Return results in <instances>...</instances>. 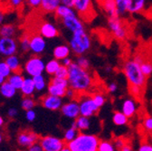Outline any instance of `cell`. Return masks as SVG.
I'll return each mask as SVG.
<instances>
[{
  "instance_id": "ffe728a7",
  "label": "cell",
  "mask_w": 152,
  "mask_h": 151,
  "mask_svg": "<svg viewBox=\"0 0 152 151\" xmlns=\"http://www.w3.org/2000/svg\"><path fill=\"white\" fill-rule=\"evenodd\" d=\"M72 53L71 47L67 44H60V45H57L53 51V58L62 61L63 59L69 57L70 54Z\"/></svg>"
},
{
  "instance_id": "bcb514c9",
  "label": "cell",
  "mask_w": 152,
  "mask_h": 151,
  "mask_svg": "<svg viewBox=\"0 0 152 151\" xmlns=\"http://www.w3.org/2000/svg\"><path fill=\"white\" fill-rule=\"evenodd\" d=\"M119 90V85L116 82H111L107 85V90L110 94H114Z\"/></svg>"
},
{
  "instance_id": "7402d4cb",
  "label": "cell",
  "mask_w": 152,
  "mask_h": 151,
  "mask_svg": "<svg viewBox=\"0 0 152 151\" xmlns=\"http://www.w3.org/2000/svg\"><path fill=\"white\" fill-rule=\"evenodd\" d=\"M55 16L58 18V19H63L64 17L70 16V15H77V13L75 12V10L69 6L64 5V4H60L58 6V7L56 8V10L54 11Z\"/></svg>"
},
{
  "instance_id": "b9f144b4",
  "label": "cell",
  "mask_w": 152,
  "mask_h": 151,
  "mask_svg": "<svg viewBox=\"0 0 152 151\" xmlns=\"http://www.w3.org/2000/svg\"><path fill=\"white\" fill-rule=\"evenodd\" d=\"M68 74H69V68L67 66H65V65L61 64L60 67L58 68V70H57L56 72L54 73L53 76H56V77H58V78L67 79Z\"/></svg>"
},
{
  "instance_id": "ba28073f",
  "label": "cell",
  "mask_w": 152,
  "mask_h": 151,
  "mask_svg": "<svg viewBox=\"0 0 152 151\" xmlns=\"http://www.w3.org/2000/svg\"><path fill=\"white\" fill-rule=\"evenodd\" d=\"M108 26L110 32L119 41H123L128 36V30L123 25L120 16H110L108 19Z\"/></svg>"
},
{
  "instance_id": "8fae6325",
  "label": "cell",
  "mask_w": 152,
  "mask_h": 151,
  "mask_svg": "<svg viewBox=\"0 0 152 151\" xmlns=\"http://www.w3.org/2000/svg\"><path fill=\"white\" fill-rule=\"evenodd\" d=\"M18 50V43L14 37L0 36V55L7 56L16 54Z\"/></svg>"
},
{
  "instance_id": "ab89813d",
  "label": "cell",
  "mask_w": 152,
  "mask_h": 151,
  "mask_svg": "<svg viewBox=\"0 0 152 151\" xmlns=\"http://www.w3.org/2000/svg\"><path fill=\"white\" fill-rule=\"evenodd\" d=\"M129 94L135 99L140 98L143 92V88L140 87V86H136V85H129Z\"/></svg>"
},
{
  "instance_id": "ee69618b",
  "label": "cell",
  "mask_w": 152,
  "mask_h": 151,
  "mask_svg": "<svg viewBox=\"0 0 152 151\" xmlns=\"http://www.w3.org/2000/svg\"><path fill=\"white\" fill-rule=\"evenodd\" d=\"M142 127L146 131L152 133V116H147L144 118L142 121Z\"/></svg>"
},
{
  "instance_id": "f907efd6",
  "label": "cell",
  "mask_w": 152,
  "mask_h": 151,
  "mask_svg": "<svg viewBox=\"0 0 152 151\" xmlns=\"http://www.w3.org/2000/svg\"><path fill=\"white\" fill-rule=\"evenodd\" d=\"M26 3L33 8H39L41 7L42 0H26Z\"/></svg>"
},
{
  "instance_id": "603a6c76",
  "label": "cell",
  "mask_w": 152,
  "mask_h": 151,
  "mask_svg": "<svg viewBox=\"0 0 152 151\" xmlns=\"http://www.w3.org/2000/svg\"><path fill=\"white\" fill-rule=\"evenodd\" d=\"M20 90L24 96H33L34 95V93L36 90H35V85H34L33 77L28 76V77L25 78Z\"/></svg>"
},
{
  "instance_id": "9c48e42d",
  "label": "cell",
  "mask_w": 152,
  "mask_h": 151,
  "mask_svg": "<svg viewBox=\"0 0 152 151\" xmlns=\"http://www.w3.org/2000/svg\"><path fill=\"white\" fill-rule=\"evenodd\" d=\"M69 88V82L68 79L64 78H58L53 76L47 86V91L49 94L54 96H58L61 98L65 97V93L67 89Z\"/></svg>"
},
{
  "instance_id": "ac0fdd59",
  "label": "cell",
  "mask_w": 152,
  "mask_h": 151,
  "mask_svg": "<svg viewBox=\"0 0 152 151\" xmlns=\"http://www.w3.org/2000/svg\"><path fill=\"white\" fill-rule=\"evenodd\" d=\"M39 33L45 39H53L59 35V30L51 22H43L39 27Z\"/></svg>"
},
{
  "instance_id": "6125c7cd",
  "label": "cell",
  "mask_w": 152,
  "mask_h": 151,
  "mask_svg": "<svg viewBox=\"0 0 152 151\" xmlns=\"http://www.w3.org/2000/svg\"><path fill=\"white\" fill-rule=\"evenodd\" d=\"M105 71H106V72H110V71H111V67H110V66H107V67L105 68Z\"/></svg>"
},
{
  "instance_id": "7dc6e473",
  "label": "cell",
  "mask_w": 152,
  "mask_h": 151,
  "mask_svg": "<svg viewBox=\"0 0 152 151\" xmlns=\"http://www.w3.org/2000/svg\"><path fill=\"white\" fill-rule=\"evenodd\" d=\"M36 118V113L35 111L32 109H28L26 110V119L27 121L29 122H33Z\"/></svg>"
},
{
  "instance_id": "74e56055",
  "label": "cell",
  "mask_w": 152,
  "mask_h": 151,
  "mask_svg": "<svg viewBox=\"0 0 152 151\" xmlns=\"http://www.w3.org/2000/svg\"><path fill=\"white\" fill-rule=\"evenodd\" d=\"M35 106V101L33 99L32 96H24L21 101V107L25 110L32 109Z\"/></svg>"
},
{
  "instance_id": "8d00e7d4",
  "label": "cell",
  "mask_w": 152,
  "mask_h": 151,
  "mask_svg": "<svg viewBox=\"0 0 152 151\" xmlns=\"http://www.w3.org/2000/svg\"><path fill=\"white\" fill-rule=\"evenodd\" d=\"M91 97L95 102V104H96L100 109L102 107H103L106 103V97L103 93L102 92H94L91 94Z\"/></svg>"
},
{
  "instance_id": "f6af8a7d",
  "label": "cell",
  "mask_w": 152,
  "mask_h": 151,
  "mask_svg": "<svg viewBox=\"0 0 152 151\" xmlns=\"http://www.w3.org/2000/svg\"><path fill=\"white\" fill-rule=\"evenodd\" d=\"M114 147L117 150H122V148L124 147V146L127 144V140L123 138H117L114 139L113 141Z\"/></svg>"
},
{
  "instance_id": "f35d334b",
  "label": "cell",
  "mask_w": 152,
  "mask_h": 151,
  "mask_svg": "<svg viewBox=\"0 0 152 151\" xmlns=\"http://www.w3.org/2000/svg\"><path fill=\"white\" fill-rule=\"evenodd\" d=\"M75 63L83 69H86V70L91 69V62L88 57L84 56V54L77 56V58L75 60Z\"/></svg>"
},
{
  "instance_id": "cb8c5ba5",
  "label": "cell",
  "mask_w": 152,
  "mask_h": 151,
  "mask_svg": "<svg viewBox=\"0 0 152 151\" xmlns=\"http://www.w3.org/2000/svg\"><path fill=\"white\" fill-rule=\"evenodd\" d=\"M16 89L8 82L5 81L1 85H0V94L6 99H11L15 96Z\"/></svg>"
},
{
  "instance_id": "9a60e30c",
  "label": "cell",
  "mask_w": 152,
  "mask_h": 151,
  "mask_svg": "<svg viewBox=\"0 0 152 151\" xmlns=\"http://www.w3.org/2000/svg\"><path fill=\"white\" fill-rule=\"evenodd\" d=\"M60 21H61L62 25L64 26V27L67 31H69L71 34L75 32V31H77V30L85 28V26H84L83 19L80 16H78V15L64 17V18H63V19H61Z\"/></svg>"
},
{
  "instance_id": "d4e9b609",
  "label": "cell",
  "mask_w": 152,
  "mask_h": 151,
  "mask_svg": "<svg viewBox=\"0 0 152 151\" xmlns=\"http://www.w3.org/2000/svg\"><path fill=\"white\" fill-rule=\"evenodd\" d=\"M102 7L103 11L110 16H118L117 11H116V5L115 0H102Z\"/></svg>"
},
{
  "instance_id": "e575fe53",
  "label": "cell",
  "mask_w": 152,
  "mask_h": 151,
  "mask_svg": "<svg viewBox=\"0 0 152 151\" xmlns=\"http://www.w3.org/2000/svg\"><path fill=\"white\" fill-rule=\"evenodd\" d=\"M115 5H116V11L118 16L121 17L126 14H128L126 0H115Z\"/></svg>"
},
{
  "instance_id": "30bf717a",
  "label": "cell",
  "mask_w": 152,
  "mask_h": 151,
  "mask_svg": "<svg viewBox=\"0 0 152 151\" xmlns=\"http://www.w3.org/2000/svg\"><path fill=\"white\" fill-rule=\"evenodd\" d=\"M39 143L43 147V151H63L66 147L64 139L54 136H45L39 139Z\"/></svg>"
},
{
  "instance_id": "6f0895ef",
  "label": "cell",
  "mask_w": 152,
  "mask_h": 151,
  "mask_svg": "<svg viewBox=\"0 0 152 151\" xmlns=\"http://www.w3.org/2000/svg\"><path fill=\"white\" fill-rule=\"evenodd\" d=\"M5 21V14L2 10H0V26H2Z\"/></svg>"
},
{
  "instance_id": "484cf974",
  "label": "cell",
  "mask_w": 152,
  "mask_h": 151,
  "mask_svg": "<svg viewBox=\"0 0 152 151\" xmlns=\"http://www.w3.org/2000/svg\"><path fill=\"white\" fill-rule=\"evenodd\" d=\"M5 61L7 62V63L8 64V66L10 67V69L12 70L13 72H21L22 71L20 59H19V57L16 54L7 56V57H6Z\"/></svg>"
},
{
  "instance_id": "680465c9",
  "label": "cell",
  "mask_w": 152,
  "mask_h": 151,
  "mask_svg": "<svg viewBox=\"0 0 152 151\" xmlns=\"http://www.w3.org/2000/svg\"><path fill=\"white\" fill-rule=\"evenodd\" d=\"M132 149H133V148L130 147V145H129V144L127 143V144L124 146V147L122 148V150H121V151H131Z\"/></svg>"
},
{
  "instance_id": "8992f818",
  "label": "cell",
  "mask_w": 152,
  "mask_h": 151,
  "mask_svg": "<svg viewBox=\"0 0 152 151\" xmlns=\"http://www.w3.org/2000/svg\"><path fill=\"white\" fill-rule=\"evenodd\" d=\"M72 8L83 22H89L95 16L92 0H73Z\"/></svg>"
},
{
  "instance_id": "be15d7a7",
  "label": "cell",
  "mask_w": 152,
  "mask_h": 151,
  "mask_svg": "<svg viewBox=\"0 0 152 151\" xmlns=\"http://www.w3.org/2000/svg\"><path fill=\"white\" fill-rule=\"evenodd\" d=\"M2 140H3V136H2V134L0 133V143L2 142Z\"/></svg>"
},
{
  "instance_id": "e0dca14e",
  "label": "cell",
  "mask_w": 152,
  "mask_h": 151,
  "mask_svg": "<svg viewBox=\"0 0 152 151\" xmlns=\"http://www.w3.org/2000/svg\"><path fill=\"white\" fill-rule=\"evenodd\" d=\"M121 109V111H122L129 119L132 118L134 117V115L139 110V103L135 98L133 97L127 98L122 101Z\"/></svg>"
},
{
  "instance_id": "f5cc1de1",
  "label": "cell",
  "mask_w": 152,
  "mask_h": 151,
  "mask_svg": "<svg viewBox=\"0 0 152 151\" xmlns=\"http://www.w3.org/2000/svg\"><path fill=\"white\" fill-rule=\"evenodd\" d=\"M24 1L25 0H9V3L14 8H18L24 4Z\"/></svg>"
},
{
  "instance_id": "3957f363",
  "label": "cell",
  "mask_w": 152,
  "mask_h": 151,
  "mask_svg": "<svg viewBox=\"0 0 152 151\" xmlns=\"http://www.w3.org/2000/svg\"><path fill=\"white\" fill-rule=\"evenodd\" d=\"M92 45L91 38L86 28L80 29L72 33L69 39V46L73 54L76 56L83 55L88 53Z\"/></svg>"
},
{
  "instance_id": "44dd1931",
  "label": "cell",
  "mask_w": 152,
  "mask_h": 151,
  "mask_svg": "<svg viewBox=\"0 0 152 151\" xmlns=\"http://www.w3.org/2000/svg\"><path fill=\"white\" fill-rule=\"evenodd\" d=\"M72 124L78 128V130L80 132H83V131H87L91 128V118L80 115L73 120Z\"/></svg>"
},
{
  "instance_id": "94428289",
  "label": "cell",
  "mask_w": 152,
  "mask_h": 151,
  "mask_svg": "<svg viewBox=\"0 0 152 151\" xmlns=\"http://www.w3.org/2000/svg\"><path fill=\"white\" fill-rule=\"evenodd\" d=\"M4 123H5L4 119L2 118V116H0V128H1L4 126Z\"/></svg>"
},
{
  "instance_id": "6da1fadb",
  "label": "cell",
  "mask_w": 152,
  "mask_h": 151,
  "mask_svg": "<svg viewBox=\"0 0 152 151\" xmlns=\"http://www.w3.org/2000/svg\"><path fill=\"white\" fill-rule=\"evenodd\" d=\"M68 82L69 87L73 89L78 94L88 93L92 90L95 85V79L90 70L79 66L75 62L68 67Z\"/></svg>"
},
{
  "instance_id": "db71d44e",
  "label": "cell",
  "mask_w": 152,
  "mask_h": 151,
  "mask_svg": "<svg viewBox=\"0 0 152 151\" xmlns=\"http://www.w3.org/2000/svg\"><path fill=\"white\" fill-rule=\"evenodd\" d=\"M7 115L11 119L15 118L18 115V110H17V109L16 108H10L8 109V111H7Z\"/></svg>"
},
{
  "instance_id": "1f68e13d",
  "label": "cell",
  "mask_w": 152,
  "mask_h": 151,
  "mask_svg": "<svg viewBox=\"0 0 152 151\" xmlns=\"http://www.w3.org/2000/svg\"><path fill=\"white\" fill-rule=\"evenodd\" d=\"M34 82V85H35V90L38 92H42L44 91L45 89H47V82L45 80V77L43 74L40 75H36V76L33 77Z\"/></svg>"
},
{
  "instance_id": "c3c4849f",
  "label": "cell",
  "mask_w": 152,
  "mask_h": 151,
  "mask_svg": "<svg viewBox=\"0 0 152 151\" xmlns=\"http://www.w3.org/2000/svg\"><path fill=\"white\" fill-rule=\"evenodd\" d=\"M77 95H79V94L76 92L72 88H68L67 90H66V93H65V97H67L68 99L70 100H72V99H77Z\"/></svg>"
},
{
  "instance_id": "f546056e",
  "label": "cell",
  "mask_w": 152,
  "mask_h": 151,
  "mask_svg": "<svg viewBox=\"0 0 152 151\" xmlns=\"http://www.w3.org/2000/svg\"><path fill=\"white\" fill-rule=\"evenodd\" d=\"M61 61L57 60L55 58L48 61L46 63H45V71L48 74V75H51V76H53L54 73L56 72V71L58 70V68L60 67L61 65Z\"/></svg>"
},
{
  "instance_id": "681fc988",
  "label": "cell",
  "mask_w": 152,
  "mask_h": 151,
  "mask_svg": "<svg viewBox=\"0 0 152 151\" xmlns=\"http://www.w3.org/2000/svg\"><path fill=\"white\" fill-rule=\"evenodd\" d=\"M139 151H152V143L143 142L139 147Z\"/></svg>"
},
{
  "instance_id": "91938a15",
  "label": "cell",
  "mask_w": 152,
  "mask_h": 151,
  "mask_svg": "<svg viewBox=\"0 0 152 151\" xmlns=\"http://www.w3.org/2000/svg\"><path fill=\"white\" fill-rule=\"evenodd\" d=\"M5 81H6V78L3 76V75H2L1 73H0V85H1Z\"/></svg>"
},
{
  "instance_id": "60d3db41",
  "label": "cell",
  "mask_w": 152,
  "mask_h": 151,
  "mask_svg": "<svg viewBox=\"0 0 152 151\" xmlns=\"http://www.w3.org/2000/svg\"><path fill=\"white\" fill-rule=\"evenodd\" d=\"M0 73H1L6 79L8 78L10 75L13 73L12 70L10 69V67L8 66V64L7 63L6 61L0 62Z\"/></svg>"
},
{
  "instance_id": "9f6ffc18",
  "label": "cell",
  "mask_w": 152,
  "mask_h": 151,
  "mask_svg": "<svg viewBox=\"0 0 152 151\" xmlns=\"http://www.w3.org/2000/svg\"><path fill=\"white\" fill-rule=\"evenodd\" d=\"M61 4L69 6L72 7V4H73V0H61Z\"/></svg>"
},
{
  "instance_id": "d6a6232c",
  "label": "cell",
  "mask_w": 152,
  "mask_h": 151,
  "mask_svg": "<svg viewBox=\"0 0 152 151\" xmlns=\"http://www.w3.org/2000/svg\"><path fill=\"white\" fill-rule=\"evenodd\" d=\"M80 133V131L78 130V128H76L74 125L72 124V126L67 128L64 132V140L65 141V143H68L72 140H73L76 137H77V135Z\"/></svg>"
},
{
  "instance_id": "7bdbcfd3",
  "label": "cell",
  "mask_w": 152,
  "mask_h": 151,
  "mask_svg": "<svg viewBox=\"0 0 152 151\" xmlns=\"http://www.w3.org/2000/svg\"><path fill=\"white\" fill-rule=\"evenodd\" d=\"M19 46H20L21 50L24 53H27L28 51H30V39H29V35H24L20 43H19Z\"/></svg>"
},
{
  "instance_id": "7a4b0ae2",
  "label": "cell",
  "mask_w": 152,
  "mask_h": 151,
  "mask_svg": "<svg viewBox=\"0 0 152 151\" xmlns=\"http://www.w3.org/2000/svg\"><path fill=\"white\" fill-rule=\"evenodd\" d=\"M122 71L128 81L129 85H136L144 88L147 82V76L142 72L140 63L134 58L128 59L124 62Z\"/></svg>"
},
{
  "instance_id": "836d02e7",
  "label": "cell",
  "mask_w": 152,
  "mask_h": 151,
  "mask_svg": "<svg viewBox=\"0 0 152 151\" xmlns=\"http://www.w3.org/2000/svg\"><path fill=\"white\" fill-rule=\"evenodd\" d=\"M116 150L114 147L113 141L106 140V139H100L99 145H98V151H114Z\"/></svg>"
},
{
  "instance_id": "277c9868",
  "label": "cell",
  "mask_w": 152,
  "mask_h": 151,
  "mask_svg": "<svg viewBox=\"0 0 152 151\" xmlns=\"http://www.w3.org/2000/svg\"><path fill=\"white\" fill-rule=\"evenodd\" d=\"M100 139L94 134L80 132L73 140L66 143L69 151H97Z\"/></svg>"
},
{
  "instance_id": "52a82bcc",
  "label": "cell",
  "mask_w": 152,
  "mask_h": 151,
  "mask_svg": "<svg viewBox=\"0 0 152 151\" xmlns=\"http://www.w3.org/2000/svg\"><path fill=\"white\" fill-rule=\"evenodd\" d=\"M24 70L28 76L34 77L36 75L43 74L45 70V63L39 55H33L24 65Z\"/></svg>"
},
{
  "instance_id": "d6986e66",
  "label": "cell",
  "mask_w": 152,
  "mask_h": 151,
  "mask_svg": "<svg viewBox=\"0 0 152 151\" xmlns=\"http://www.w3.org/2000/svg\"><path fill=\"white\" fill-rule=\"evenodd\" d=\"M128 14L135 15L142 13L147 5V0H126Z\"/></svg>"
},
{
  "instance_id": "4316f807",
  "label": "cell",
  "mask_w": 152,
  "mask_h": 151,
  "mask_svg": "<svg viewBox=\"0 0 152 151\" xmlns=\"http://www.w3.org/2000/svg\"><path fill=\"white\" fill-rule=\"evenodd\" d=\"M60 4L61 0H42L40 8L45 13H54Z\"/></svg>"
},
{
  "instance_id": "d590c367",
  "label": "cell",
  "mask_w": 152,
  "mask_h": 151,
  "mask_svg": "<svg viewBox=\"0 0 152 151\" xmlns=\"http://www.w3.org/2000/svg\"><path fill=\"white\" fill-rule=\"evenodd\" d=\"M140 68L142 72L145 74V76L149 77L152 75V62L149 60H145L143 58L142 62L140 63Z\"/></svg>"
},
{
  "instance_id": "5b68a950",
  "label": "cell",
  "mask_w": 152,
  "mask_h": 151,
  "mask_svg": "<svg viewBox=\"0 0 152 151\" xmlns=\"http://www.w3.org/2000/svg\"><path fill=\"white\" fill-rule=\"evenodd\" d=\"M80 106V115L92 118L97 114L100 110V108L95 104L91 95L88 93L79 94L77 97Z\"/></svg>"
},
{
  "instance_id": "2e32d148",
  "label": "cell",
  "mask_w": 152,
  "mask_h": 151,
  "mask_svg": "<svg viewBox=\"0 0 152 151\" xmlns=\"http://www.w3.org/2000/svg\"><path fill=\"white\" fill-rule=\"evenodd\" d=\"M41 104L44 108L46 109L52 110V111H56V110H60L64 101L63 98L58 97V96H54L52 94H47V95L44 96L41 99Z\"/></svg>"
},
{
  "instance_id": "f1b7e54d",
  "label": "cell",
  "mask_w": 152,
  "mask_h": 151,
  "mask_svg": "<svg viewBox=\"0 0 152 151\" xmlns=\"http://www.w3.org/2000/svg\"><path fill=\"white\" fill-rule=\"evenodd\" d=\"M112 122L115 126L123 127L128 124L129 118L124 114L122 111H114L112 114Z\"/></svg>"
},
{
  "instance_id": "11a10c76",
  "label": "cell",
  "mask_w": 152,
  "mask_h": 151,
  "mask_svg": "<svg viewBox=\"0 0 152 151\" xmlns=\"http://www.w3.org/2000/svg\"><path fill=\"white\" fill-rule=\"evenodd\" d=\"M61 63H62L63 65H65V66L69 67V66L72 63V60L70 58V56H69V57H66V58L63 59V60L61 61Z\"/></svg>"
},
{
  "instance_id": "4fadbf2b",
  "label": "cell",
  "mask_w": 152,
  "mask_h": 151,
  "mask_svg": "<svg viewBox=\"0 0 152 151\" xmlns=\"http://www.w3.org/2000/svg\"><path fill=\"white\" fill-rule=\"evenodd\" d=\"M30 39V51L34 55H40L45 53L47 43L46 39L40 34H34L29 36Z\"/></svg>"
},
{
  "instance_id": "7c38bea8",
  "label": "cell",
  "mask_w": 152,
  "mask_h": 151,
  "mask_svg": "<svg viewBox=\"0 0 152 151\" xmlns=\"http://www.w3.org/2000/svg\"><path fill=\"white\" fill-rule=\"evenodd\" d=\"M60 110L64 117L74 120L78 116H80V106L78 100L72 99L68 102L64 103Z\"/></svg>"
},
{
  "instance_id": "83f0119b",
  "label": "cell",
  "mask_w": 152,
  "mask_h": 151,
  "mask_svg": "<svg viewBox=\"0 0 152 151\" xmlns=\"http://www.w3.org/2000/svg\"><path fill=\"white\" fill-rule=\"evenodd\" d=\"M25 77L21 74V72H13L7 78V81L18 90H20L24 82Z\"/></svg>"
},
{
  "instance_id": "816d5d0a",
  "label": "cell",
  "mask_w": 152,
  "mask_h": 151,
  "mask_svg": "<svg viewBox=\"0 0 152 151\" xmlns=\"http://www.w3.org/2000/svg\"><path fill=\"white\" fill-rule=\"evenodd\" d=\"M29 151H43V147L40 145L39 141L35 142L34 144H33L30 147H28Z\"/></svg>"
},
{
  "instance_id": "5bb4252c",
  "label": "cell",
  "mask_w": 152,
  "mask_h": 151,
  "mask_svg": "<svg viewBox=\"0 0 152 151\" xmlns=\"http://www.w3.org/2000/svg\"><path fill=\"white\" fill-rule=\"evenodd\" d=\"M39 136L32 130H23L19 132L16 137V142L21 147L27 148L33 144L39 141Z\"/></svg>"
},
{
  "instance_id": "4dcf8cb0",
  "label": "cell",
  "mask_w": 152,
  "mask_h": 151,
  "mask_svg": "<svg viewBox=\"0 0 152 151\" xmlns=\"http://www.w3.org/2000/svg\"><path fill=\"white\" fill-rule=\"evenodd\" d=\"M16 34V28L10 24L2 25L0 26V36L2 37H14Z\"/></svg>"
}]
</instances>
